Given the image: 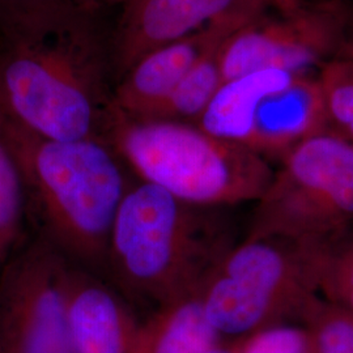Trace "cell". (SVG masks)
Wrapping results in <instances>:
<instances>
[{
  "instance_id": "obj_22",
  "label": "cell",
  "mask_w": 353,
  "mask_h": 353,
  "mask_svg": "<svg viewBox=\"0 0 353 353\" xmlns=\"http://www.w3.org/2000/svg\"><path fill=\"white\" fill-rule=\"evenodd\" d=\"M49 0H0V24L32 11Z\"/></svg>"
},
{
  "instance_id": "obj_5",
  "label": "cell",
  "mask_w": 353,
  "mask_h": 353,
  "mask_svg": "<svg viewBox=\"0 0 353 353\" xmlns=\"http://www.w3.org/2000/svg\"><path fill=\"white\" fill-rule=\"evenodd\" d=\"M314 296L300 242L246 237L223 256L198 293L219 338L236 341L301 319Z\"/></svg>"
},
{
  "instance_id": "obj_8",
  "label": "cell",
  "mask_w": 353,
  "mask_h": 353,
  "mask_svg": "<svg viewBox=\"0 0 353 353\" xmlns=\"http://www.w3.org/2000/svg\"><path fill=\"white\" fill-rule=\"evenodd\" d=\"M343 6L297 13L285 21L248 23L221 43L224 81L278 68L306 75L339 55Z\"/></svg>"
},
{
  "instance_id": "obj_15",
  "label": "cell",
  "mask_w": 353,
  "mask_h": 353,
  "mask_svg": "<svg viewBox=\"0 0 353 353\" xmlns=\"http://www.w3.org/2000/svg\"><path fill=\"white\" fill-rule=\"evenodd\" d=\"M300 243L316 296L353 314V223Z\"/></svg>"
},
{
  "instance_id": "obj_1",
  "label": "cell",
  "mask_w": 353,
  "mask_h": 353,
  "mask_svg": "<svg viewBox=\"0 0 353 353\" xmlns=\"http://www.w3.org/2000/svg\"><path fill=\"white\" fill-rule=\"evenodd\" d=\"M90 13L75 0H49L0 24V101L41 137L101 139L109 128L113 97Z\"/></svg>"
},
{
  "instance_id": "obj_18",
  "label": "cell",
  "mask_w": 353,
  "mask_h": 353,
  "mask_svg": "<svg viewBox=\"0 0 353 353\" xmlns=\"http://www.w3.org/2000/svg\"><path fill=\"white\" fill-rule=\"evenodd\" d=\"M307 353H353V314L314 296L301 316Z\"/></svg>"
},
{
  "instance_id": "obj_23",
  "label": "cell",
  "mask_w": 353,
  "mask_h": 353,
  "mask_svg": "<svg viewBox=\"0 0 353 353\" xmlns=\"http://www.w3.org/2000/svg\"><path fill=\"white\" fill-rule=\"evenodd\" d=\"M204 353H241V351L236 341L233 344H229V345L220 341V343H217L212 348H210L208 351H205Z\"/></svg>"
},
{
  "instance_id": "obj_16",
  "label": "cell",
  "mask_w": 353,
  "mask_h": 353,
  "mask_svg": "<svg viewBox=\"0 0 353 353\" xmlns=\"http://www.w3.org/2000/svg\"><path fill=\"white\" fill-rule=\"evenodd\" d=\"M224 41L217 42L192 65L165 102L156 119L196 125L216 92L224 83L220 65V48Z\"/></svg>"
},
{
  "instance_id": "obj_20",
  "label": "cell",
  "mask_w": 353,
  "mask_h": 353,
  "mask_svg": "<svg viewBox=\"0 0 353 353\" xmlns=\"http://www.w3.org/2000/svg\"><path fill=\"white\" fill-rule=\"evenodd\" d=\"M236 343L241 353H307V341L303 326H278Z\"/></svg>"
},
{
  "instance_id": "obj_13",
  "label": "cell",
  "mask_w": 353,
  "mask_h": 353,
  "mask_svg": "<svg viewBox=\"0 0 353 353\" xmlns=\"http://www.w3.org/2000/svg\"><path fill=\"white\" fill-rule=\"evenodd\" d=\"M300 76L307 75L268 68L224 81L196 126L216 138L248 147L261 103L270 94L288 88Z\"/></svg>"
},
{
  "instance_id": "obj_7",
  "label": "cell",
  "mask_w": 353,
  "mask_h": 353,
  "mask_svg": "<svg viewBox=\"0 0 353 353\" xmlns=\"http://www.w3.org/2000/svg\"><path fill=\"white\" fill-rule=\"evenodd\" d=\"M71 262L46 237L0 272V353H74L67 319Z\"/></svg>"
},
{
  "instance_id": "obj_3",
  "label": "cell",
  "mask_w": 353,
  "mask_h": 353,
  "mask_svg": "<svg viewBox=\"0 0 353 353\" xmlns=\"http://www.w3.org/2000/svg\"><path fill=\"white\" fill-rule=\"evenodd\" d=\"M7 141L43 237L72 265L106 271L114 223L131 186L118 152L102 139L41 137L10 115Z\"/></svg>"
},
{
  "instance_id": "obj_9",
  "label": "cell",
  "mask_w": 353,
  "mask_h": 353,
  "mask_svg": "<svg viewBox=\"0 0 353 353\" xmlns=\"http://www.w3.org/2000/svg\"><path fill=\"white\" fill-rule=\"evenodd\" d=\"M262 0H127L112 49L123 77L143 57L169 43L217 26H241Z\"/></svg>"
},
{
  "instance_id": "obj_6",
  "label": "cell",
  "mask_w": 353,
  "mask_h": 353,
  "mask_svg": "<svg viewBox=\"0 0 353 353\" xmlns=\"http://www.w3.org/2000/svg\"><path fill=\"white\" fill-rule=\"evenodd\" d=\"M353 223V143L326 128L294 145L255 202L246 239L316 240Z\"/></svg>"
},
{
  "instance_id": "obj_17",
  "label": "cell",
  "mask_w": 353,
  "mask_h": 353,
  "mask_svg": "<svg viewBox=\"0 0 353 353\" xmlns=\"http://www.w3.org/2000/svg\"><path fill=\"white\" fill-rule=\"evenodd\" d=\"M8 113L0 101V265L19 239L26 190L7 141Z\"/></svg>"
},
{
  "instance_id": "obj_19",
  "label": "cell",
  "mask_w": 353,
  "mask_h": 353,
  "mask_svg": "<svg viewBox=\"0 0 353 353\" xmlns=\"http://www.w3.org/2000/svg\"><path fill=\"white\" fill-rule=\"evenodd\" d=\"M328 128L353 143V61L336 57L318 77Z\"/></svg>"
},
{
  "instance_id": "obj_2",
  "label": "cell",
  "mask_w": 353,
  "mask_h": 353,
  "mask_svg": "<svg viewBox=\"0 0 353 353\" xmlns=\"http://www.w3.org/2000/svg\"><path fill=\"white\" fill-rule=\"evenodd\" d=\"M228 208L183 202L140 181L119 207L106 272L132 299L156 309L199 293L237 242Z\"/></svg>"
},
{
  "instance_id": "obj_4",
  "label": "cell",
  "mask_w": 353,
  "mask_h": 353,
  "mask_svg": "<svg viewBox=\"0 0 353 353\" xmlns=\"http://www.w3.org/2000/svg\"><path fill=\"white\" fill-rule=\"evenodd\" d=\"M108 130L140 181L191 204L230 208L256 202L275 172L256 152L192 123L131 119L113 108Z\"/></svg>"
},
{
  "instance_id": "obj_12",
  "label": "cell",
  "mask_w": 353,
  "mask_h": 353,
  "mask_svg": "<svg viewBox=\"0 0 353 353\" xmlns=\"http://www.w3.org/2000/svg\"><path fill=\"white\" fill-rule=\"evenodd\" d=\"M328 128L323 94L318 79L300 76L288 88L270 94L252 123L248 148L263 156H280Z\"/></svg>"
},
{
  "instance_id": "obj_24",
  "label": "cell",
  "mask_w": 353,
  "mask_h": 353,
  "mask_svg": "<svg viewBox=\"0 0 353 353\" xmlns=\"http://www.w3.org/2000/svg\"><path fill=\"white\" fill-rule=\"evenodd\" d=\"M76 3H79L80 6H83L84 8H87L89 11L93 10V6L103 3V1H117V0H75Z\"/></svg>"
},
{
  "instance_id": "obj_11",
  "label": "cell",
  "mask_w": 353,
  "mask_h": 353,
  "mask_svg": "<svg viewBox=\"0 0 353 353\" xmlns=\"http://www.w3.org/2000/svg\"><path fill=\"white\" fill-rule=\"evenodd\" d=\"M67 319L74 353H131L140 326L113 287L75 265L68 274Z\"/></svg>"
},
{
  "instance_id": "obj_21",
  "label": "cell",
  "mask_w": 353,
  "mask_h": 353,
  "mask_svg": "<svg viewBox=\"0 0 353 353\" xmlns=\"http://www.w3.org/2000/svg\"><path fill=\"white\" fill-rule=\"evenodd\" d=\"M338 57L353 61V4L343 6L341 49Z\"/></svg>"
},
{
  "instance_id": "obj_10",
  "label": "cell",
  "mask_w": 353,
  "mask_h": 353,
  "mask_svg": "<svg viewBox=\"0 0 353 353\" xmlns=\"http://www.w3.org/2000/svg\"><path fill=\"white\" fill-rule=\"evenodd\" d=\"M239 29L211 28L147 54L121 77L113 93L114 110L131 119H156L192 65Z\"/></svg>"
},
{
  "instance_id": "obj_14",
  "label": "cell",
  "mask_w": 353,
  "mask_h": 353,
  "mask_svg": "<svg viewBox=\"0 0 353 353\" xmlns=\"http://www.w3.org/2000/svg\"><path fill=\"white\" fill-rule=\"evenodd\" d=\"M217 343L196 293L157 307L140 323L131 353H204Z\"/></svg>"
}]
</instances>
